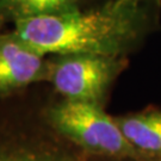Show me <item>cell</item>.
Returning a JSON list of instances; mask_svg holds the SVG:
<instances>
[{"label": "cell", "instance_id": "obj_1", "mask_svg": "<svg viewBox=\"0 0 161 161\" xmlns=\"http://www.w3.org/2000/svg\"><path fill=\"white\" fill-rule=\"evenodd\" d=\"M161 0H98L69 11L30 18L12 31L44 55L125 56L160 26Z\"/></svg>", "mask_w": 161, "mask_h": 161}, {"label": "cell", "instance_id": "obj_2", "mask_svg": "<svg viewBox=\"0 0 161 161\" xmlns=\"http://www.w3.org/2000/svg\"><path fill=\"white\" fill-rule=\"evenodd\" d=\"M44 86L0 99V161H135L88 153L53 129L42 112Z\"/></svg>", "mask_w": 161, "mask_h": 161}, {"label": "cell", "instance_id": "obj_3", "mask_svg": "<svg viewBox=\"0 0 161 161\" xmlns=\"http://www.w3.org/2000/svg\"><path fill=\"white\" fill-rule=\"evenodd\" d=\"M42 112L53 129L88 153L144 161L104 106L58 97L46 84Z\"/></svg>", "mask_w": 161, "mask_h": 161}, {"label": "cell", "instance_id": "obj_4", "mask_svg": "<svg viewBox=\"0 0 161 161\" xmlns=\"http://www.w3.org/2000/svg\"><path fill=\"white\" fill-rule=\"evenodd\" d=\"M47 64V85L55 94L105 108L115 82L129 66V58L69 53L48 55Z\"/></svg>", "mask_w": 161, "mask_h": 161}, {"label": "cell", "instance_id": "obj_5", "mask_svg": "<svg viewBox=\"0 0 161 161\" xmlns=\"http://www.w3.org/2000/svg\"><path fill=\"white\" fill-rule=\"evenodd\" d=\"M47 55L18 37L0 31V99L47 84Z\"/></svg>", "mask_w": 161, "mask_h": 161}, {"label": "cell", "instance_id": "obj_6", "mask_svg": "<svg viewBox=\"0 0 161 161\" xmlns=\"http://www.w3.org/2000/svg\"><path fill=\"white\" fill-rule=\"evenodd\" d=\"M129 143L144 161H161V109H149L115 116Z\"/></svg>", "mask_w": 161, "mask_h": 161}, {"label": "cell", "instance_id": "obj_7", "mask_svg": "<svg viewBox=\"0 0 161 161\" xmlns=\"http://www.w3.org/2000/svg\"><path fill=\"white\" fill-rule=\"evenodd\" d=\"M98 0H0V31L30 18L56 14Z\"/></svg>", "mask_w": 161, "mask_h": 161}]
</instances>
